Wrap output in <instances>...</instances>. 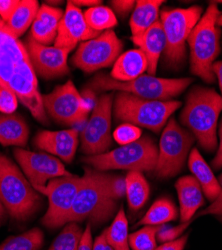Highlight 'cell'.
Here are the masks:
<instances>
[{
	"instance_id": "43",
	"label": "cell",
	"mask_w": 222,
	"mask_h": 250,
	"mask_svg": "<svg viewBox=\"0 0 222 250\" xmlns=\"http://www.w3.org/2000/svg\"><path fill=\"white\" fill-rule=\"evenodd\" d=\"M218 134H219V145H218V149L216 152L215 157L212 160V167L216 170L221 169L222 168V119L219 125V130H218Z\"/></svg>"
},
{
	"instance_id": "41",
	"label": "cell",
	"mask_w": 222,
	"mask_h": 250,
	"mask_svg": "<svg viewBox=\"0 0 222 250\" xmlns=\"http://www.w3.org/2000/svg\"><path fill=\"white\" fill-rule=\"evenodd\" d=\"M187 239L188 234H184L173 241L162 243L159 247H156L154 250H183L186 245Z\"/></svg>"
},
{
	"instance_id": "12",
	"label": "cell",
	"mask_w": 222,
	"mask_h": 250,
	"mask_svg": "<svg viewBox=\"0 0 222 250\" xmlns=\"http://www.w3.org/2000/svg\"><path fill=\"white\" fill-rule=\"evenodd\" d=\"M122 49L123 44L115 32L106 30L80 43L72 57V64L85 73H91L113 65Z\"/></svg>"
},
{
	"instance_id": "23",
	"label": "cell",
	"mask_w": 222,
	"mask_h": 250,
	"mask_svg": "<svg viewBox=\"0 0 222 250\" xmlns=\"http://www.w3.org/2000/svg\"><path fill=\"white\" fill-rule=\"evenodd\" d=\"M188 166L193 177L198 181L208 200L214 201L220 194V185L210 166L201 156L198 149L193 148L188 156Z\"/></svg>"
},
{
	"instance_id": "4",
	"label": "cell",
	"mask_w": 222,
	"mask_h": 250,
	"mask_svg": "<svg viewBox=\"0 0 222 250\" xmlns=\"http://www.w3.org/2000/svg\"><path fill=\"white\" fill-rule=\"evenodd\" d=\"M180 106L181 102L176 100H149L118 92L113 107L117 121L159 132Z\"/></svg>"
},
{
	"instance_id": "7",
	"label": "cell",
	"mask_w": 222,
	"mask_h": 250,
	"mask_svg": "<svg viewBox=\"0 0 222 250\" xmlns=\"http://www.w3.org/2000/svg\"><path fill=\"white\" fill-rule=\"evenodd\" d=\"M84 177L85 180L76 194L67 223L84 219L94 223L104 222L115 211L116 201L106 191L102 172L85 169Z\"/></svg>"
},
{
	"instance_id": "29",
	"label": "cell",
	"mask_w": 222,
	"mask_h": 250,
	"mask_svg": "<svg viewBox=\"0 0 222 250\" xmlns=\"http://www.w3.org/2000/svg\"><path fill=\"white\" fill-rule=\"evenodd\" d=\"M107 244L113 250H130L128 221L123 208H120L110 227L104 231Z\"/></svg>"
},
{
	"instance_id": "24",
	"label": "cell",
	"mask_w": 222,
	"mask_h": 250,
	"mask_svg": "<svg viewBox=\"0 0 222 250\" xmlns=\"http://www.w3.org/2000/svg\"><path fill=\"white\" fill-rule=\"evenodd\" d=\"M28 136L29 128L19 114H0V143L2 145L23 147Z\"/></svg>"
},
{
	"instance_id": "31",
	"label": "cell",
	"mask_w": 222,
	"mask_h": 250,
	"mask_svg": "<svg viewBox=\"0 0 222 250\" xmlns=\"http://www.w3.org/2000/svg\"><path fill=\"white\" fill-rule=\"evenodd\" d=\"M43 243V233L39 228L6 239L0 250H39Z\"/></svg>"
},
{
	"instance_id": "21",
	"label": "cell",
	"mask_w": 222,
	"mask_h": 250,
	"mask_svg": "<svg viewBox=\"0 0 222 250\" xmlns=\"http://www.w3.org/2000/svg\"><path fill=\"white\" fill-rule=\"evenodd\" d=\"M175 187L180 205V219L182 222H188L199 208L204 205L202 188L198 181L189 175L179 178Z\"/></svg>"
},
{
	"instance_id": "45",
	"label": "cell",
	"mask_w": 222,
	"mask_h": 250,
	"mask_svg": "<svg viewBox=\"0 0 222 250\" xmlns=\"http://www.w3.org/2000/svg\"><path fill=\"white\" fill-rule=\"evenodd\" d=\"M213 73L218 79L219 83V88L221 91V97H222V60L220 61H215V63L213 64Z\"/></svg>"
},
{
	"instance_id": "1",
	"label": "cell",
	"mask_w": 222,
	"mask_h": 250,
	"mask_svg": "<svg viewBox=\"0 0 222 250\" xmlns=\"http://www.w3.org/2000/svg\"><path fill=\"white\" fill-rule=\"evenodd\" d=\"M221 111V95L214 89L196 86L189 92L180 114L181 123L208 152L217 147V123Z\"/></svg>"
},
{
	"instance_id": "3",
	"label": "cell",
	"mask_w": 222,
	"mask_h": 250,
	"mask_svg": "<svg viewBox=\"0 0 222 250\" xmlns=\"http://www.w3.org/2000/svg\"><path fill=\"white\" fill-rule=\"evenodd\" d=\"M192 82L191 78H159L153 75L141 76L131 81H117L106 73L95 75L88 84L91 91H118L126 92L134 96L166 101L182 93Z\"/></svg>"
},
{
	"instance_id": "5",
	"label": "cell",
	"mask_w": 222,
	"mask_h": 250,
	"mask_svg": "<svg viewBox=\"0 0 222 250\" xmlns=\"http://www.w3.org/2000/svg\"><path fill=\"white\" fill-rule=\"evenodd\" d=\"M0 202L11 217L25 220L41 202V198L17 166L0 153Z\"/></svg>"
},
{
	"instance_id": "49",
	"label": "cell",
	"mask_w": 222,
	"mask_h": 250,
	"mask_svg": "<svg viewBox=\"0 0 222 250\" xmlns=\"http://www.w3.org/2000/svg\"><path fill=\"white\" fill-rule=\"evenodd\" d=\"M213 2H215L216 4H217V3H222V0H220V1H213Z\"/></svg>"
},
{
	"instance_id": "50",
	"label": "cell",
	"mask_w": 222,
	"mask_h": 250,
	"mask_svg": "<svg viewBox=\"0 0 222 250\" xmlns=\"http://www.w3.org/2000/svg\"><path fill=\"white\" fill-rule=\"evenodd\" d=\"M219 219H220V220H221V222H222V216H220V217H219Z\"/></svg>"
},
{
	"instance_id": "47",
	"label": "cell",
	"mask_w": 222,
	"mask_h": 250,
	"mask_svg": "<svg viewBox=\"0 0 222 250\" xmlns=\"http://www.w3.org/2000/svg\"><path fill=\"white\" fill-rule=\"evenodd\" d=\"M4 215H5V209L3 205L0 202V221H2L4 219Z\"/></svg>"
},
{
	"instance_id": "48",
	"label": "cell",
	"mask_w": 222,
	"mask_h": 250,
	"mask_svg": "<svg viewBox=\"0 0 222 250\" xmlns=\"http://www.w3.org/2000/svg\"><path fill=\"white\" fill-rule=\"evenodd\" d=\"M217 25L218 27H222V14H220V16L217 19Z\"/></svg>"
},
{
	"instance_id": "33",
	"label": "cell",
	"mask_w": 222,
	"mask_h": 250,
	"mask_svg": "<svg viewBox=\"0 0 222 250\" xmlns=\"http://www.w3.org/2000/svg\"><path fill=\"white\" fill-rule=\"evenodd\" d=\"M157 226L146 225L129 235V246L132 250H154L156 248Z\"/></svg>"
},
{
	"instance_id": "36",
	"label": "cell",
	"mask_w": 222,
	"mask_h": 250,
	"mask_svg": "<svg viewBox=\"0 0 222 250\" xmlns=\"http://www.w3.org/2000/svg\"><path fill=\"white\" fill-rule=\"evenodd\" d=\"M190 221L182 222L178 226H172L167 223L157 226L156 238L159 242L165 243L169 241H173L179 237L182 236L185 229L189 226Z\"/></svg>"
},
{
	"instance_id": "27",
	"label": "cell",
	"mask_w": 222,
	"mask_h": 250,
	"mask_svg": "<svg viewBox=\"0 0 222 250\" xmlns=\"http://www.w3.org/2000/svg\"><path fill=\"white\" fill-rule=\"evenodd\" d=\"M126 196L131 211H137L146 203L149 197V184L143 174L129 171L125 177Z\"/></svg>"
},
{
	"instance_id": "26",
	"label": "cell",
	"mask_w": 222,
	"mask_h": 250,
	"mask_svg": "<svg viewBox=\"0 0 222 250\" xmlns=\"http://www.w3.org/2000/svg\"><path fill=\"white\" fill-rule=\"evenodd\" d=\"M39 9L36 0H21L6 22L10 30L17 36H21L32 25Z\"/></svg>"
},
{
	"instance_id": "34",
	"label": "cell",
	"mask_w": 222,
	"mask_h": 250,
	"mask_svg": "<svg viewBox=\"0 0 222 250\" xmlns=\"http://www.w3.org/2000/svg\"><path fill=\"white\" fill-rule=\"evenodd\" d=\"M141 136H142L141 129L135 126V125L129 123H123L119 125V126L114 130L112 135L114 140L118 144H120L121 146L137 141Z\"/></svg>"
},
{
	"instance_id": "46",
	"label": "cell",
	"mask_w": 222,
	"mask_h": 250,
	"mask_svg": "<svg viewBox=\"0 0 222 250\" xmlns=\"http://www.w3.org/2000/svg\"><path fill=\"white\" fill-rule=\"evenodd\" d=\"M72 4H74L75 6L79 7V6H89L93 7V6H98V5H101V1H99V0H72L70 1Z\"/></svg>"
},
{
	"instance_id": "18",
	"label": "cell",
	"mask_w": 222,
	"mask_h": 250,
	"mask_svg": "<svg viewBox=\"0 0 222 250\" xmlns=\"http://www.w3.org/2000/svg\"><path fill=\"white\" fill-rule=\"evenodd\" d=\"M80 131L70 128L59 131L42 130L34 138L35 146L70 163L76 153Z\"/></svg>"
},
{
	"instance_id": "39",
	"label": "cell",
	"mask_w": 222,
	"mask_h": 250,
	"mask_svg": "<svg viewBox=\"0 0 222 250\" xmlns=\"http://www.w3.org/2000/svg\"><path fill=\"white\" fill-rule=\"evenodd\" d=\"M219 185H220V194L219 196L206 208L205 210H203L202 212H200L199 215H208V214H212V215H218L219 217L222 216V174L219 177Z\"/></svg>"
},
{
	"instance_id": "17",
	"label": "cell",
	"mask_w": 222,
	"mask_h": 250,
	"mask_svg": "<svg viewBox=\"0 0 222 250\" xmlns=\"http://www.w3.org/2000/svg\"><path fill=\"white\" fill-rule=\"evenodd\" d=\"M28 58L25 44L0 18V86L8 89V83L16 70Z\"/></svg>"
},
{
	"instance_id": "11",
	"label": "cell",
	"mask_w": 222,
	"mask_h": 250,
	"mask_svg": "<svg viewBox=\"0 0 222 250\" xmlns=\"http://www.w3.org/2000/svg\"><path fill=\"white\" fill-rule=\"evenodd\" d=\"M85 180L83 176L68 175L51 179L45 186L34 188L48 197V210L42 223L48 228H57L67 223L73 202L80 187Z\"/></svg>"
},
{
	"instance_id": "40",
	"label": "cell",
	"mask_w": 222,
	"mask_h": 250,
	"mask_svg": "<svg viewBox=\"0 0 222 250\" xmlns=\"http://www.w3.org/2000/svg\"><path fill=\"white\" fill-rule=\"evenodd\" d=\"M19 3V0H0V18L6 23Z\"/></svg>"
},
{
	"instance_id": "44",
	"label": "cell",
	"mask_w": 222,
	"mask_h": 250,
	"mask_svg": "<svg viewBox=\"0 0 222 250\" xmlns=\"http://www.w3.org/2000/svg\"><path fill=\"white\" fill-rule=\"evenodd\" d=\"M93 250H113L106 242L104 232L99 235L93 242Z\"/></svg>"
},
{
	"instance_id": "28",
	"label": "cell",
	"mask_w": 222,
	"mask_h": 250,
	"mask_svg": "<svg viewBox=\"0 0 222 250\" xmlns=\"http://www.w3.org/2000/svg\"><path fill=\"white\" fill-rule=\"evenodd\" d=\"M177 216L178 211L173 202L166 197H162L154 201L148 211L145 213L143 218L137 223V225L159 226L175 220Z\"/></svg>"
},
{
	"instance_id": "6",
	"label": "cell",
	"mask_w": 222,
	"mask_h": 250,
	"mask_svg": "<svg viewBox=\"0 0 222 250\" xmlns=\"http://www.w3.org/2000/svg\"><path fill=\"white\" fill-rule=\"evenodd\" d=\"M158 158V147L149 136L122 145L99 155L86 156L82 161L97 171L123 169L138 172L154 171Z\"/></svg>"
},
{
	"instance_id": "13",
	"label": "cell",
	"mask_w": 222,
	"mask_h": 250,
	"mask_svg": "<svg viewBox=\"0 0 222 250\" xmlns=\"http://www.w3.org/2000/svg\"><path fill=\"white\" fill-rule=\"evenodd\" d=\"M112 94H103L97 101L89 119L80 131L81 150L88 156L108 151L112 145L111 112Z\"/></svg>"
},
{
	"instance_id": "38",
	"label": "cell",
	"mask_w": 222,
	"mask_h": 250,
	"mask_svg": "<svg viewBox=\"0 0 222 250\" xmlns=\"http://www.w3.org/2000/svg\"><path fill=\"white\" fill-rule=\"evenodd\" d=\"M109 3L114 13H117L121 17H125L134 9L136 1H133V0H113Z\"/></svg>"
},
{
	"instance_id": "2",
	"label": "cell",
	"mask_w": 222,
	"mask_h": 250,
	"mask_svg": "<svg viewBox=\"0 0 222 250\" xmlns=\"http://www.w3.org/2000/svg\"><path fill=\"white\" fill-rule=\"evenodd\" d=\"M220 14L217 4L210 2L187 40L190 48V70L207 83L215 80L213 64L220 52V29L217 25Z\"/></svg>"
},
{
	"instance_id": "14",
	"label": "cell",
	"mask_w": 222,
	"mask_h": 250,
	"mask_svg": "<svg viewBox=\"0 0 222 250\" xmlns=\"http://www.w3.org/2000/svg\"><path fill=\"white\" fill-rule=\"evenodd\" d=\"M14 156L33 188L45 186L51 179L71 175L55 156L16 148Z\"/></svg>"
},
{
	"instance_id": "30",
	"label": "cell",
	"mask_w": 222,
	"mask_h": 250,
	"mask_svg": "<svg viewBox=\"0 0 222 250\" xmlns=\"http://www.w3.org/2000/svg\"><path fill=\"white\" fill-rule=\"evenodd\" d=\"M87 25L94 31L101 32L111 30L117 25V18L113 10L107 6L98 5L83 12Z\"/></svg>"
},
{
	"instance_id": "25",
	"label": "cell",
	"mask_w": 222,
	"mask_h": 250,
	"mask_svg": "<svg viewBox=\"0 0 222 250\" xmlns=\"http://www.w3.org/2000/svg\"><path fill=\"white\" fill-rule=\"evenodd\" d=\"M164 1L160 0H139L136 1L129 25L132 37L143 34L154 23L159 21V9Z\"/></svg>"
},
{
	"instance_id": "16",
	"label": "cell",
	"mask_w": 222,
	"mask_h": 250,
	"mask_svg": "<svg viewBox=\"0 0 222 250\" xmlns=\"http://www.w3.org/2000/svg\"><path fill=\"white\" fill-rule=\"evenodd\" d=\"M101 32L94 31L87 25L83 11L68 1L58 26L54 46L72 51L79 42L95 38Z\"/></svg>"
},
{
	"instance_id": "37",
	"label": "cell",
	"mask_w": 222,
	"mask_h": 250,
	"mask_svg": "<svg viewBox=\"0 0 222 250\" xmlns=\"http://www.w3.org/2000/svg\"><path fill=\"white\" fill-rule=\"evenodd\" d=\"M18 106V98L11 90L0 86V112L12 114Z\"/></svg>"
},
{
	"instance_id": "15",
	"label": "cell",
	"mask_w": 222,
	"mask_h": 250,
	"mask_svg": "<svg viewBox=\"0 0 222 250\" xmlns=\"http://www.w3.org/2000/svg\"><path fill=\"white\" fill-rule=\"evenodd\" d=\"M25 47L36 74L46 79L68 74L67 60L70 50L40 44L31 36L27 38Z\"/></svg>"
},
{
	"instance_id": "35",
	"label": "cell",
	"mask_w": 222,
	"mask_h": 250,
	"mask_svg": "<svg viewBox=\"0 0 222 250\" xmlns=\"http://www.w3.org/2000/svg\"><path fill=\"white\" fill-rule=\"evenodd\" d=\"M103 180L106 191L113 200L116 201L126 195V182L122 176L103 173Z\"/></svg>"
},
{
	"instance_id": "10",
	"label": "cell",
	"mask_w": 222,
	"mask_h": 250,
	"mask_svg": "<svg viewBox=\"0 0 222 250\" xmlns=\"http://www.w3.org/2000/svg\"><path fill=\"white\" fill-rule=\"evenodd\" d=\"M42 100L46 114L59 124L71 128L83 124L92 110L71 80L42 95Z\"/></svg>"
},
{
	"instance_id": "20",
	"label": "cell",
	"mask_w": 222,
	"mask_h": 250,
	"mask_svg": "<svg viewBox=\"0 0 222 250\" xmlns=\"http://www.w3.org/2000/svg\"><path fill=\"white\" fill-rule=\"evenodd\" d=\"M64 12L48 4L39 7L36 18L31 25L30 36L38 43L48 45L54 43L58 26Z\"/></svg>"
},
{
	"instance_id": "8",
	"label": "cell",
	"mask_w": 222,
	"mask_h": 250,
	"mask_svg": "<svg viewBox=\"0 0 222 250\" xmlns=\"http://www.w3.org/2000/svg\"><path fill=\"white\" fill-rule=\"evenodd\" d=\"M202 8L198 5L163 10L160 13L159 21L166 39L163 54L167 64L177 66L182 63L185 59L188 37L200 20Z\"/></svg>"
},
{
	"instance_id": "42",
	"label": "cell",
	"mask_w": 222,
	"mask_h": 250,
	"mask_svg": "<svg viewBox=\"0 0 222 250\" xmlns=\"http://www.w3.org/2000/svg\"><path fill=\"white\" fill-rule=\"evenodd\" d=\"M78 250H93V240H92L90 224L87 225L85 230L83 231V235H82L81 241H80Z\"/></svg>"
},
{
	"instance_id": "19",
	"label": "cell",
	"mask_w": 222,
	"mask_h": 250,
	"mask_svg": "<svg viewBox=\"0 0 222 250\" xmlns=\"http://www.w3.org/2000/svg\"><path fill=\"white\" fill-rule=\"evenodd\" d=\"M133 43L141 50L148 62V74L155 75L159 58L164 52L166 46L165 34L160 21L154 23L143 34L138 37H131Z\"/></svg>"
},
{
	"instance_id": "32",
	"label": "cell",
	"mask_w": 222,
	"mask_h": 250,
	"mask_svg": "<svg viewBox=\"0 0 222 250\" xmlns=\"http://www.w3.org/2000/svg\"><path fill=\"white\" fill-rule=\"evenodd\" d=\"M82 235L83 230L77 222H68L55 238L49 250H78Z\"/></svg>"
},
{
	"instance_id": "9",
	"label": "cell",
	"mask_w": 222,
	"mask_h": 250,
	"mask_svg": "<svg viewBox=\"0 0 222 250\" xmlns=\"http://www.w3.org/2000/svg\"><path fill=\"white\" fill-rule=\"evenodd\" d=\"M194 136L183 129L174 118H170L161 134L155 174L159 178H169L178 174L185 164Z\"/></svg>"
},
{
	"instance_id": "22",
	"label": "cell",
	"mask_w": 222,
	"mask_h": 250,
	"mask_svg": "<svg viewBox=\"0 0 222 250\" xmlns=\"http://www.w3.org/2000/svg\"><path fill=\"white\" fill-rule=\"evenodd\" d=\"M148 68L144 53L139 48L128 50L121 54L114 62L110 76L117 81H131L142 74Z\"/></svg>"
}]
</instances>
